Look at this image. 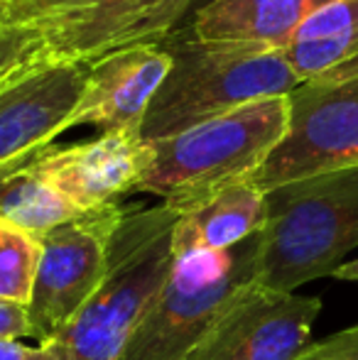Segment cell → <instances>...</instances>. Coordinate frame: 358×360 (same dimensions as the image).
<instances>
[{
    "label": "cell",
    "instance_id": "obj_1",
    "mask_svg": "<svg viewBox=\"0 0 358 360\" xmlns=\"http://www.w3.org/2000/svg\"><path fill=\"white\" fill-rule=\"evenodd\" d=\"M194 8L196 0H34L0 8V84L160 44Z\"/></svg>",
    "mask_w": 358,
    "mask_h": 360
},
{
    "label": "cell",
    "instance_id": "obj_2",
    "mask_svg": "<svg viewBox=\"0 0 358 360\" xmlns=\"http://www.w3.org/2000/svg\"><path fill=\"white\" fill-rule=\"evenodd\" d=\"M172 69L155 94L140 138L155 143L248 105L290 96L300 86L285 49L260 44L204 42L181 27L160 42Z\"/></svg>",
    "mask_w": 358,
    "mask_h": 360
},
{
    "label": "cell",
    "instance_id": "obj_3",
    "mask_svg": "<svg viewBox=\"0 0 358 360\" xmlns=\"http://www.w3.org/2000/svg\"><path fill=\"white\" fill-rule=\"evenodd\" d=\"M290 125V98L253 101L179 135L155 140L153 165L135 194L160 196L177 214L221 189L245 181L263 167Z\"/></svg>",
    "mask_w": 358,
    "mask_h": 360
},
{
    "label": "cell",
    "instance_id": "obj_4",
    "mask_svg": "<svg viewBox=\"0 0 358 360\" xmlns=\"http://www.w3.org/2000/svg\"><path fill=\"white\" fill-rule=\"evenodd\" d=\"M255 285L297 292L358 248V167L277 186L265 194Z\"/></svg>",
    "mask_w": 358,
    "mask_h": 360
},
{
    "label": "cell",
    "instance_id": "obj_5",
    "mask_svg": "<svg viewBox=\"0 0 358 360\" xmlns=\"http://www.w3.org/2000/svg\"><path fill=\"white\" fill-rule=\"evenodd\" d=\"M177 218L165 204L125 209L110 238L103 282L57 336L69 360L120 358L140 314L172 270Z\"/></svg>",
    "mask_w": 358,
    "mask_h": 360
},
{
    "label": "cell",
    "instance_id": "obj_6",
    "mask_svg": "<svg viewBox=\"0 0 358 360\" xmlns=\"http://www.w3.org/2000/svg\"><path fill=\"white\" fill-rule=\"evenodd\" d=\"M260 233L231 250L174 252L172 270L118 360H189L226 309L258 277Z\"/></svg>",
    "mask_w": 358,
    "mask_h": 360
},
{
    "label": "cell",
    "instance_id": "obj_7",
    "mask_svg": "<svg viewBox=\"0 0 358 360\" xmlns=\"http://www.w3.org/2000/svg\"><path fill=\"white\" fill-rule=\"evenodd\" d=\"M285 138L250 176L260 191L358 167V76L300 84Z\"/></svg>",
    "mask_w": 358,
    "mask_h": 360
},
{
    "label": "cell",
    "instance_id": "obj_8",
    "mask_svg": "<svg viewBox=\"0 0 358 360\" xmlns=\"http://www.w3.org/2000/svg\"><path fill=\"white\" fill-rule=\"evenodd\" d=\"M123 206L84 211L39 240V262L27 302L30 338L52 341L94 297L108 270L110 238Z\"/></svg>",
    "mask_w": 358,
    "mask_h": 360
},
{
    "label": "cell",
    "instance_id": "obj_9",
    "mask_svg": "<svg viewBox=\"0 0 358 360\" xmlns=\"http://www.w3.org/2000/svg\"><path fill=\"white\" fill-rule=\"evenodd\" d=\"M317 297L248 285L189 360H297L312 346Z\"/></svg>",
    "mask_w": 358,
    "mask_h": 360
},
{
    "label": "cell",
    "instance_id": "obj_10",
    "mask_svg": "<svg viewBox=\"0 0 358 360\" xmlns=\"http://www.w3.org/2000/svg\"><path fill=\"white\" fill-rule=\"evenodd\" d=\"M153 165V145L140 135L103 133L89 143L47 147L30 167L79 211L118 206L135 194Z\"/></svg>",
    "mask_w": 358,
    "mask_h": 360
},
{
    "label": "cell",
    "instance_id": "obj_11",
    "mask_svg": "<svg viewBox=\"0 0 358 360\" xmlns=\"http://www.w3.org/2000/svg\"><path fill=\"white\" fill-rule=\"evenodd\" d=\"M84 79L87 67L59 64L0 84V179L27 167L67 133Z\"/></svg>",
    "mask_w": 358,
    "mask_h": 360
},
{
    "label": "cell",
    "instance_id": "obj_12",
    "mask_svg": "<svg viewBox=\"0 0 358 360\" xmlns=\"http://www.w3.org/2000/svg\"><path fill=\"white\" fill-rule=\"evenodd\" d=\"M170 69L172 57L162 44H138L89 64L67 130L94 125L103 133L140 135L150 103Z\"/></svg>",
    "mask_w": 358,
    "mask_h": 360
},
{
    "label": "cell",
    "instance_id": "obj_13",
    "mask_svg": "<svg viewBox=\"0 0 358 360\" xmlns=\"http://www.w3.org/2000/svg\"><path fill=\"white\" fill-rule=\"evenodd\" d=\"M334 0H211L186 25L204 42L260 44L285 49L297 30Z\"/></svg>",
    "mask_w": 358,
    "mask_h": 360
},
{
    "label": "cell",
    "instance_id": "obj_14",
    "mask_svg": "<svg viewBox=\"0 0 358 360\" xmlns=\"http://www.w3.org/2000/svg\"><path fill=\"white\" fill-rule=\"evenodd\" d=\"M300 84L358 76V0H334L317 10L285 47Z\"/></svg>",
    "mask_w": 358,
    "mask_h": 360
},
{
    "label": "cell",
    "instance_id": "obj_15",
    "mask_svg": "<svg viewBox=\"0 0 358 360\" xmlns=\"http://www.w3.org/2000/svg\"><path fill=\"white\" fill-rule=\"evenodd\" d=\"M265 191L253 181H238L199 206L184 211L174 226V252L231 250L265 228Z\"/></svg>",
    "mask_w": 358,
    "mask_h": 360
},
{
    "label": "cell",
    "instance_id": "obj_16",
    "mask_svg": "<svg viewBox=\"0 0 358 360\" xmlns=\"http://www.w3.org/2000/svg\"><path fill=\"white\" fill-rule=\"evenodd\" d=\"M79 214L84 211L69 204L30 165L0 179V223H8L37 240Z\"/></svg>",
    "mask_w": 358,
    "mask_h": 360
},
{
    "label": "cell",
    "instance_id": "obj_17",
    "mask_svg": "<svg viewBox=\"0 0 358 360\" xmlns=\"http://www.w3.org/2000/svg\"><path fill=\"white\" fill-rule=\"evenodd\" d=\"M39 262V240L0 223V299L27 304Z\"/></svg>",
    "mask_w": 358,
    "mask_h": 360
},
{
    "label": "cell",
    "instance_id": "obj_18",
    "mask_svg": "<svg viewBox=\"0 0 358 360\" xmlns=\"http://www.w3.org/2000/svg\"><path fill=\"white\" fill-rule=\"evenodd\" d=\"M297 360H358V326L331 333L319 343H312Z\"/></svg>",
    "mask_w": 358,
    "mask_h": 360
},
{
    "label": "cell",
    "instance_id": "obj_19",
    "mask_svg": "<svg viewBox=\"0 0 358 360\" xmlns=\"http://www.w3.org/2000/svg\"><path fill=\"white\" fill-rule=\"evenodd\" d=\"M0 360H69V353L59 338L37 346H25L18 338H0Z\"/></svg>",
    "mask_w": 358,
    "mask_h": 360
},
{
    "label": "cell",
    "instance_id": "obj_20",
    "mask_svg": "<svg viewBox=\"0 0 358 360\" xmlns=\"http://www.w3.org/2000/svg\"><path fill=\"white\" fill-rule=\"evenodd\" d=\"M0 338H30L27 304L0 299Z\"/></svg>",
    "mask_w": 358,
    "mask_h": 360
},
{
    "label": "cell",
    "instance_id": "obj_21",
    "mask_svg": "<svg viewBox=\"0 0 358 360\" xmlns=\"http://www.w3.org/2000/svg\"><path fill=\"white\" fill-rule=\"evenodd\" d=\"M334 280L341 282H351V285H358V257L356 260H346L344 265H339L334 272H331Z\"/></svg>",
    "mask_w": 358,
    "mask_h": 360
},
{
    "label": "cell",
    "instance_id": "obj_22",
    "mask_svg": "<svg viewBox=\"0 0 358 360\" xmlns=\"http://www.w3.org/2000/svg\"><path fill=\"white\" fill-rule=\"evenodd\" d=\"M25 3H34V0H0V8H13V5H25Z\"/></svg>",
    "mask_w": 358,
    "mask_h": 360
},
{
    "label": "cell",
    "instance_id": "obj_23",
    "mask_svg": "<svg viewBox=\"0 0 358 360\" xmlns=\"http://www.w3.org/2000/svg\"><path fill=\"white\" fill-rule=\"evenodd\" d=\"M206 3H211V0H196V8H201V5H206ZM194 8V10H196Z\"/></svg>",
    "mask_w": 358,
    "mask_h": 360
}]
</instances>
